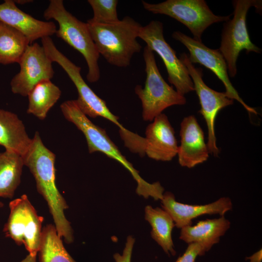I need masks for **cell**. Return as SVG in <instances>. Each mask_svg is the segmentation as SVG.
I'll return each mask as SVG.
<instances>
[{
    "instance_id": "cell-2",
    "label": "cell",
    "mask_w": 262,
    "mask_h": 262,
    "mask_svg": "<svg viewBox=\"0 0 262 262\" xmlns=\"http://www.w3.org/2000/svg\"><path fill=\"white\" fill-rule=\"evenodd\" d=\"M60 109L65 118L74 124L84 134L89 153L100 152L121 164L137 182L136 192L138 195L145 198L150 196L155 200L163 199L164 188L160 183L157 181L150 183L145 180L132 164L122 154L105 130L93 123L82 113L75 99L63 102Z\"/></svg>"
},
{
    "instance_id": "cell-6",
    "label": "cell",
    "mask_w": 262,
    "mask_h": 262,
    "mask_svg": "<svg viewBox=\"0 0 262 262\" xmlns=\"http://www.w3.org/2000/svg\"><path fill=\"white\" fill-rule=\"evenodd\" d=\"M143 58L146 73L145 85L143 87L137 85L134 91L141 101L143 120L152 121L165 109L185 104L186 99L164 81L157 66L154 52L147 46L144 49Z\"/></svg>"
},
{
    "instance_id": "cell-7",
    "label": "cell",
    "mask_w": 262,
    "mask_h": 262,
    "mask_svg": "<svg viewBox=\"0 0 262 262\" xmlns=\"http://www.w3.org/2000/svg\"><path fill=\"white\" fill-rule=\"evenodd\" d=\"M233 17L225 22L221 33L219 50L227 63L229 76L234 77L237 74V61L243 49L246 53H260L261 49L250 40L247 31L246 19L249 9L252 6L258 10L262 9V1L256 0H235L232 1Z\"/></svg>"
},
{
    "instance_id": "cell-10",
    "label": "cell",
    "mask_w": 262,
    "mask_h": 262,
    "mask_svg": "<svg viewBox=\"0 0 262 262\" xmlns=\"http://www.w3.org/2000/svg\"><path fill=\"white\" fill-rule=\"evenodd\" d=\"M138 37L162 58L168 74V80L181 95L195 91L188 70L176 55V51L165 41L162 22L152 20L142 26Z\"/></svg>"
},
{
    "instance_id": "cell-11",
    "label": "cell",
    "mask_w": 262,
    "mask_h": 262,
    "mask_svg": "<svg viewBox=\"0 0 262 262\" xmlns=\"http://www.w3.org/2000/svg\"><path fill=\"white\" fill-rule=\"evenodd\" d=\"M180 59L188 70L199 100V112L205 120L208 129L207 144L210 153L217 157L219 149L217 146L215 133L216 117L221 110L233 104L234 100L228 97L225 92H218L208 86L202 78V69L196 67L190 61L187 54L181 53Z\"/></svg>"
},
{
    "instance_id": "cell-25",
    "label": "cell",
    "mask_w": 262,
    "mask_h": 262,
    "mask_svg": "<svg viewBox=\"0 0 262 262\" xmlns=\"http://www.w3.org/2000/svg\"><path fill=\"white\" fill-rule=\"evenodd\" d=\"M93 12V17L87 21L96 23L109 24L118 22L117 0H88Z\"/></svg>"
},
{
    "instance_id": "cell-8",
    "label": "cell",
    "mask_w": 262,
    "mask_h": 262,
    "mask_svg": "<svg viewBox=\"0 0 262 262\" xmlns=\"http://www.w3.org/2000/svg\"><path fill=\"white\" fill-rule=\"evenodd\" d=\"M145 10L154 14L169 16L188 28L195 40L202 42L204 31L212 24L226 22L231 15H215L204 0H167L154 4L143 0Z\"/></svg>"
},
{
    "instance_id": "cell-24",
    "label": "cell",
    "mask_w": 262,
    "mask_h": 262,
    "mask_svg": "<svg viewBox=\"0 0 262 262\" xmlns=\"http://www.w3.org/2000/svg\"><path fill=\"white\" fill-rule=\"evenodd\" d=\"M38 252L40 262H77L66 249L52 224L47 225L42 230Z\"/></svg>"
},
{
    "instance_id": "cell-26",
    "label": "cell",
    "mask_w": 262,
    "mask_h": 262,
    "mask_svg": "<svg viewBox=\"0 0 262 262\" xmlns=\"http://www.w3.org/2000/svg\"><path fill=\"white\" fill-rule=\"evenodd\" d=\"M205 249L197 243L189 244L187 248L175 262H195L197 256H202L206 252Z\"/></svg>"
},
{
    "instance_id": "cell-13",
    "label": "cell",
    "mask_w": 262,
    "mask_h": 262,
    "mask_svg": "<svg viewBox=\"0 0 262 262\" xmlns=\"http://www.w3.org/2000/svg\"><path fill=\"white\" fill-rule=\"evenodd\" d=\"M18 64L20 70L10 82L14 94L26 97L37 84L54 76L52 62L37 43L28 46Z\"/></svg>"
},
{
    "instance_id": "cell-23",
    "label": "cell",
    "mask_w": 262,
    "mask_h": 262,
    "mask_svg": "<svg viewBox=\"0 0 262 262\" xmlns=\"http://www.w3.org/2000/svg\"><path fill=\"white\" fill-rule=\"evenodd\" d=\"M30 44L22 33L0 21V64L18 63Z\"/></svg>"
},
{
    "instance_id": "cell-15",
    "label": "cell",
    "mask_w": 262,
    "mask_h": 262,
    "mask_svg": "<svg viewBox=\"0 0 262 262\" xmlns=\"http://www.w3.org/2000/svg\"><path fill=\"white\" fill-rule=\"evenodd\" d=\"M145 155L156 161H171L178 153V146L173 128L167 116L162 113L146 130Z\"/></svg>"
},
{
    "instance_id": "cell-14",
    "label": "cell",
    "mask_w": 262,
    "mask_h": 262,
    "mask_svg": "<svg viewBox=\"0 0 262 262\" xmlns=\"http://www.w3.org/2000/svg\"><path fill=\"white\" fill-rule=\"evenodd\" d=\"M180 136V145L177 155L181 166L193 168L208 160L210 151L204 132L195 116L191 115L183 119Z\"/></svg>"
},
{
    "instance_id": "cell-27",
    "label": "cell",
    "mask_w": 262,
    "mask_h": 262,
    "mask_svg": "<svg viewBox=\"0 0 262 262\" xmlns=\"http://www.w3.org/2000/svg\"><path fill=\"white\" fill-rule=\"evenodd\" d=\"M135 239L132 236L127 237L122 254L115 253L113 257L116 262H131V255Z\"/></svg>"
},
{
    "instance_id": "cell-21",
    "label": "cell",
    "mask_w": 262,
    "mask_h": 262,
    "mask_svg": "<svg viewBox=\"0 0 262 262\" xmlns=\"http://www.w3.org/2000/svg\"><path fill=\"white\" fill-rule=\"evenodd\" d=\"M23 157L9 150L0 152V197L12 198L21 181Z\"/></svg>"
},
{
    "instance_id": "cell-3",
    "label": "cell",
    "mask_w": 262,
    "mask_h": 262,
    "mask_svg": "<svg viewBox=\"0 0 262 262\" xmlns=\"http://www.w3.org/2000/svg\"><path fill=\"white\" fill-rule=\"evenodd\" d=\"M86 23L99 55L110 65L126 67L140 52L137 38L142 26L132 17L126 16L113 23Z\"/></svg>"
},
{
    "instance_id": "cell-22",
    "label": "cell",
    "mask_w": 262,
    "mask_h": 262,
    "mask_svg": "<svg viewBox=\"0 0 262 262\" xmlns=\"http://www.w3.org/2000/svg\"><path fill=\"white\" fill-rule=\"evenodd\" d=\"M60 89L50 80L37 84L28 94L27 113L44 120L61 96Z\"/></svg>"
},
{
    "instance_id": "cell-17",
    "label": "cell",
    "mask_w": 262,
    "mask_h": 262,
    "mask_svg": "<svg viewBox=\"0 0 262 262\" xmlns=\"http://www.w3.org/2000/svg\"><path fill=\"white\" fill-rule=\"evenodd\" d=\"M0 21L22 33L30 44L39 38L55 34V24L37 19L18 8L14 0H5L0 4Z\"/></svg>"
},
{
    "instance_id": "cell-18",
    "label": "cell",
    "mask_w": 262,
    "mask_h": 262,
    "mask_svg": "<svg viewBox=\"0 0 262 262\" xmlns=\"http://www.w3.org/2000/svg\"><path fill=\"white\" fill-rule=\"evenodd\" d=\"M230 226V221L224 216L218 218L207 219L198 221L194 226L181 229L180 239L188 244L197 243L208 251L218 243Z\"/></svg>"
},
{
    "instance_id": "cell-1",
    "label": "cell",
    "mask_w": 262,
    "mask_h": 262,
    "mask_svg": "<svg viewBox=\"0 0 262 262\" xmlns=\"http://www.w3.org/2000/svg\"><path fill=\"white\" fill-rule=\"evenodd\" d=\"M23 158L24 165L34 178L38 192L47 203L58 234L66 244L72 243L73 230L64 213L68 206L56 184V155L45 146L38 131Z\"/></svg>"
},
{
    "instance_id": "cell-20",
    "label": "cell",
    "mask_w": 262,
    "mask_h": 262,
    "mask_svg": "<svg viewBox=\"0 0 262 262\" xmlns=\"http://www.w3.org/2000/svg\"><path fill=\"white\" fill-rule=\"evenodd\" d=\"M145 218L151 227V237L169 256H175L176 252L172 239V231L175 227L170 214L164 209L153 208L147 205L145 209Z\"/></svg>"
},
{
    "instance_id": "cell-4",
    "label": "cell",
    "mask_w": 262,
    "mask_h": 262,
    "mask_svg": "<svg viewBox=\"0 0 262 262\" xmlns=\"http://www.w3.org/2000/svg\"><path fill=\"white\" fill-rule=\"evenodd\" d=\"M43 16L46 20L53 19L58 22L59 28L55 33L57 36L83 56L88 67V81L91 83L98 81L100 77L98 64L100 55L87 23L69 12L62 0H50Z\"/></svg>"
},
{
    "instance_id": "cell-28",
    "label": "cell",
    "mask_w": 262,
    "mask_h": 262,
    "mask_svg": "<svg viewBox=\"0 0 262 262\" xmlns=\"http://www.w3.org/2000/svg\"><path fill=\"white\" fill-rule=\"evenodd\" d=\"M246 259H249V262H262V251L260 249L250 257H247Z\"/></svg>"
},
{
    "instance_id": "cell-30",
    "label": "cell",
    "mask_w": 262,
    "mask_h": 262,
    "mask_svg": "<svg viewBox=\"0 0 262 262\" xmlns=\"http://www.w3.org/2000/svg\"><path fill=\"white\" fill-rule=\"evenodd\" d=\"M33 1L31 0H14L15 3H17L19 4H25L29 2H32Z\"/></svg>"
},
{
    "instance_id": "cell-16",
    "label": "cell",
    "mask_w": 262,
    "mask_h": 262,
    "mask_svg": "<svg viewBox=\"0 0 262 262\" xmlns=\"http://www.w3.org/2000/svg\"><path fill=\"white\" fill-rule=\"evenodd\" d=\"M162 207L171 216L175 226L181 229L192 225L193 219L205 214H224L232 208L231 199L220 197L216 201L205 205H189L179 202L170 192L164 193Z\"/></svg>"
},
{
    "instance_id": "cell-29",
    "label": "cell",
    "mask_w": 262,
    "mask_h": 262,
    "mask_svg": "<svg viewBox=\"0 0 262 262\" xmlns=\"http://www.w3.org/2000/svg\"><path fill=\"white\" fill-rule=\"evenodd\" d=\"M36 255L29 254L25 258L22 260L20 262H36Z\"/></svg>"
},
{
    "instance_id": "cell-5",
    "label": "cell",
    "mask_w": 262,
    "mask_h": 262,
    "mask_svg": "<svg viewBox=\"0 0 262 262\" xmlns=\"http://www.w3.org/2000/svg\"><path fill=\"white\" fill-rule=\"evenodd\" d=\"M41 42L48 56L52 62L57 63L62 67L75 85L78 93V98L75 100L82 113L91 118L103 117L116 125L119 129L122 140L129 137L131 131L120 124L118 117L111 112L106 102L97 96L85 82L81 73V67L59 51L50 37L42 38Z\"/></svg>"
},
{
    "instance_id": "cell-31",
    "label": "cell",
    "mask_w": 262,
    "mask_h": 262,
    "mask_svg": "<svg viewBox=\"0 0 262 262\" xmlns=\"http://www.w3.org/2000/svg\"><path fill=\"white\" fill-rule=\"evenodd\" d=\"M3 206H4V204L1 201H0V208L3 207Z\"/></svg>"
},
{
    "instance_id": "cell-9",
    "label": "cell",
    "mask_w": 262,
    "mask_h": 262,
    "mask_svg": "<svg viewBox=\"0 0 262 262\" xmlns=\"http://www.w3.org/2000/svg\"><path fill=\"white\" fill-rule=\"evenodd\" d=\"M10 213L3 231L16 245H23L30 254L38 252L44 218L39 215L25 194L11 201Z\"/></svg>"
},
{
    "instance_id": "cell-19",
    "label": "cell",
    "mask_w": 262,
    "mask_h": 262,
    "mask_svg": "<svg viewBox=\"0 0 262 262\" xmlns=\"http://www.w3.org/2000/svg\"><path fill=\"white\" fill-rule=\"evenodd\" d=\"M32 142L22 121L16 114L0 109V146L22 157Z\"/></svg>"
},
{
    "instance_id": "cell-12",
    "label": "cell",
    "mask_w": 262,
    "mask_h": 262,
    "mask_svg": "<svg viewBox=\"0 0 262 262\" xmlns=\"http://www.w3.org/2000/svg\"><path fill=\"white\" fill-rule=\"evenodd\" d=\"M172 36L182 43L188 50V58L192 64H199L211 70L222 82L228 97L238 101L249 113L257 114L256 111L247 105L240 97L229 79L227 63L219 49H212L202 42L195 40L180 31H175Z\"/></svg>"
}]
</instances>
